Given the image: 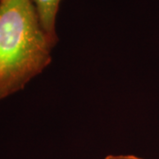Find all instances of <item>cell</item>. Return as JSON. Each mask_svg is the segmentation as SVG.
I'll return each instance as SVG.
<instances>
[{
  "mask_svg": "<svg viewBox=\"0 0 159 159\" xmlns=\"http://www.w3.org/2000/svg\"><path fill=\"white\" fill-rule=\"evenodd\" d=\"M54 46L33 0H0V101L50 65Z\"/></svg>",
  "mask_w": 159,
  "mask_h": 159,
  "instance_id": "cell-1",
  "label": "cell"
},
{
  "mask_svg": "<svg viewBox=\"0 0 159 159\" xmlns=\"http://www.w3.org/2000/svg\"><path fill=\"white\" fill-rule=\"evenodd\" d=\"M104 159H142L141 157H138L136 156H133V155H118V156H114V155H110L107 156Z\"/></svg>",
  "mask_w": 159,
  "mask_h": 159,
  "instance_id": "cell-3",
  "label": "cell"
},
{
  "mask_svg": "<svg viewBox=\"0 0 159 159\" xmlns=\"http://www.w3.org/2000/svg\"><path fill=\"white\" fill-rule=\"evenodd\" d=\"M62 1L63 0H33L42 27L54 45H56L58 42L56 31V22Z\"/></svg>",
  "mask_w": 159,
  "mask_h": 159,
  "instance_id": "cell-2",
  "label": "cell"
}]
</instances>
